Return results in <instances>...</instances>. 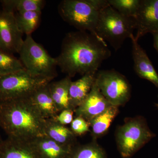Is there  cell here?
<instances>
[{
  "label": "cell",
  "mask_w": 158,
  "mask_h": 158,
  "mask_svg": "<svg viewBox=\"0 0 158 158\" xmlns=\"http://www.w3.org/2000/svg\"><path fill=\"white\" fill-rule=\"evenodd\" d=\"M111 56L107 43L97 34L78 31L66 34L56 59L62 73L72 78L78 74L97 73Z\"/></svg>",
  "instance_id": "1"
},
{
  "label": "cell",
  "mask_w": 158,
  "mask_h": 158,
  "mask_svg": "<svg viewBox=\"0 0 158 158\" xmlns=\"http://www.w3.org/2000/svg\"><path fill=\"white\" fill-rule=\"evenodd\" d=\"M45 122L29 97L0 103V127L9 138L30 141L44 135Z\"/></svg>",
  "instance_id": "2"
},
{
  "label": "cell",
  "mask_w": 158,
  "mask_h": 158,
  "mask_svg": "<svg viewBox=\"0 0 158 158\" xmlns=\"http://www.w3.org/2000/svg\"><path fill=\"white\" fill-rule=\"evenodd\" d=\"M135 30L134 18L122 15L109 5L100 11L95 33L117 51Z\"/></svg>",
  "instance_id": "3"
},
{
  "label": "cell",
  "mask_w": 158,
  "mask_h": 158,
  "mask_svg": "<svg viewBox=\"0 0 158 158\" xmlns=\"http://www.w3.org/2000/svg\"><path fill=\"white\" fill-rule=\"evenodd\" d=\"M155 136L144 117L129 118L116 131L118 152L123 158H131Z\"/></svg>",
  "instance_id": "4"
},
{
  "label": "cell",
  "mask_w": 158,
  "mask_h": 158,
  "mask_svg": "<svg viewBox=\"0 0 158 158\" xmlns=\"http://www.w3.org/2000/svg\"><path fill=\"white\" fill-rule=\"evenodd\" d=\"M53 80L33 75L26 69L0 76V103L29 97Z\"/></svg>",
  "instance_id": "5"
},
{
  "label": "cell",
  "mask_w": 158,
  "mask_h": 158,
  "mask_svg": "<svg viewBox=\"0 0 158 158\" xmlns=\"http://www.w3.org/2000/svg\"><path fill=\"white\" fill-rule=\"evenodd\" d=\"M20 61L28 72L36 76L54 79L57 77L56 58L51 56L31 35H27L19 52Z\"/></svg>",
  "instance_id": "6"
},
{
  "label": "cell",
  "mask_w": 158,
  "mask_h": 158,
  "mask_svg": "<svg viewBox=\"0 0 158 158\" xmlns=\"http://www.w3.org/2000/svg\"><path fill=\"white\" fill-rule=\"evenodd\" d=\"M58 10L62 19L78 31L96 34L100 11L90 0H63L59 4Z\"/></svg>",
  "instance_id": "7"
},
{
  "label": "cell",
  "mask_w": 158,
  "mask_h": 158,
  "mask_svg": "<svg viewBox=\"0 0 158 158\" xmlns=\"http://www.w3.org/2000/svg\"><path fill=\"white\" fill-rule=\"evenodd\" d=\"M95 82L110 104L118 107L126 104L131 96V88L127 78L114 69L99 70Z\"/></svg>",
  "instance_id": "8"
},
{
  "label": "cell",
  "mask_w": 158,
  "mask_h": 158,
  "mask_svg": "<svg viewBox=\"0 0 158 158\" xmlns=\"http://www.w3.org/2000/svg\"><path fill=\"white\" fill-rule=\"evenodd\" d=\"M23 34L14 13L4 9L0 11V49L12 55L19 53L24 41Z\"/></svg>",
  "instance_id": "9"
},
{
  "label": "cell",
  "mask_w": 158,
  "mask_h": 158,
  "mask_svg": "<svg viewBox=\"0 0 158 158\" xmlns=\"http://www.w3.org/2000/svg\"><path fill=\"white\" fill-rule=\"evenodd\" d=\"M134 19L137 33L135 39L138 40L145 34L158 31V0H141Z\"/></svg>",
  "instance_id": "10"
},
{
  "label": "cell",
  "mask_w": 158,
  "mask_h": 158,
  "mask_svg": "<svg viewBox=\"0 0 158 158\" xmlns=\"http://www.w3.org/2000/svg\"><path fill=\"white\" fill-rule=\"evenodd\" d=\"M111 106L102 94L94 81L88 95L74 113L76 116H81L89 122Z\"/></svg>",
  "instance_id": "11"
},
{
  "label": "cell",
  "mask_w": 158,
  "mask_h": 158,
  "mask_svg": "<svg viewBox=\"0 0 158 158\" xmlns=\"http://www.w3.org/2000/svg\"><path fill=\"white\" fill-rule=\"evenodd\" d=\"M132 44L134 69L138 77L152 83L158 89V74L150 60L146 52L135 39L134 35L130 37Z\"/></svg>",
  "instance_id": "12"
},
{
  "label": "cell",
  "mask_w": 158,
  "mask_h": 158,
  "mask_svg": "<svg viewBox=\"0 0 158 158\" xmlns=\"http://www.w3.org/2000/svg\"><path fill=\"white\" fill-rule=\"evenodd\" d=\"M0 158H43L30 141L9 138L0 143Z\"/></svg>",
  "instance_id": "13"
},
{
  "label": "cell",
  "mask_w": 158,
  "mask_h": 158,
  "mask_svg": "<svg viewBox=\"0 0 158 158\" xmlns=\"http://www.w3.org/2000/svg\"><path fill=\"white\" fill-rule=\"evenodd\" d=\"M30 141L43 158H68L74 147L59 144L45 135Z\"/></svg>",
  "instance_id": "14"
},
{
  "label": "cell",
  "mask_w": 158,
  "mask_h": 158,
  "mask_svg": "<svg viewBox=\"0 0 158 158\" xmlns=\"http://www.w3.org/2000/svg\"><path fill=\"white\" fill-rule=\"evenodd\" d=\"M96 73L86 74L75 81L69 89V109L75 111L88 95L95 81Z\"/></svg>",
  "instance_id": "15"
},
{
  "label": "cell",
  "mask_w": 158,
  "mask_h": 158,
  "mask_svg": "<svg viewBox=\"0 0 158 158\" xmlns=\"http://www.w3.org/2000/svg\"><path fill=\"white\" fill-rule=\"evenodd\" d=\"M44 135L62 145L72 147L77 145V136L70 129L53 118L46 119Z\"/></svg>",
  "instance_id": "16"
},
{
  "label": "cell",
  "mask_w": 158,
  "mask_h": 158,
  "mask_svg": "<svg viewBox=\"0 0 158 158\" xmlns=\"http://www.w3.org/2000/svg\"><path fill=\"white\" fill-rule=\"evenodd\" d=\"M29 98L45 119H54L59 114V111L50 93L48 85L38 89Z\"/></svg>",
  "instance_id": "17"
},
{
  "label": "cell",
  "mask_w": 158,
  "mask_h": 158,
  "mask_svg": "<svg viewBox=\"0 0 158 158\" xmlns=\"http://www.w3.org/2000/svg\"><path fill=\"white\" fill-rule=\"evenodd\" d=\"M72 81L71 78L66 76L60 81H52L48 84L51 96L59 113L69 109V89Z\"/></svg>",
  "instance_id": "18"
},
{
  "label": "cell",
  "mask_w": 158,
  "mask_h": 158,
  "mask_svg": "<svg viewBox=\"0 0 158 158\" xmlns=\"http://www.w3.org/2000/svg\"><path fill=\"white\" fill-rule=\"evenodd\" d=\"M118 107L111 106L103 113L89 122L91 128V135L94 141L107 132L112 122L118 113Z\"/></svg>",
  "instance_id": "19"
},
{
  "label": "cell",
  "mask_w": 158,
  "mask_h": 158,
  "mask_svg": "<svg viewBox=\"0 0 158 158\" xmlns=\"http://www.w3.org/2000/svg\"><path fill=\"white\" fill-rule=\"evenodd\" d=\"M3 9L13 13L41 11L45 2L43 0H3L0 1Z\"/></svg>",
  "instance_id": "20"
},
{
  "label": "cell",
  "mask_w": 158,
  "mask_h": 158,
  "mask_svg": "<svg viewBox=\"0 0 158 158\" xmlns=\"http://www.w3.org/2000/svg\"><path fill=\"white\" fill-rule=\"evenodd\" d=\"M41 11H28L15 13L18 26L23 34H31L38 27L41 17Z\"/></svg>",
  "instance_id": "21"
},
{
  "label": "cell",
  "mask_w": 158,
  "mask_h": 158,
  "mask_svg": "<svg viewBox=\"0 0 158 158\" xmlns=\"http://www.w3.org/2000/svg\"><path fill=\"white\" fill-rule=\"evenodd\" d=\"M68 158H108L104 149L96 141L83 145H76Z\"/></svg>",
  "instance_id": "22"
},
{
  "label": "cell",
  "mask_w": 158,
  "mask_h": 158,
  "mask_svg": "<svg viewBox=\"0 0 158 158\" xmlns=\"http://www.w3.org/2000/svg\"><path fill=\"white\" fill-rule=\"evenodd\" d=\"M24 69H25L19 59L0 49V76Z\"/></svg>",
  "instance_id": "23"
},
{
  "label": "cell",
  "mask_w": 158,
  "mask_h": 158,
  "mask_svg": "<svg viewBox=\"0 0 158 158\" xmlns=\"http://www.w3.org/2000/svg\"><path fill=\"white\" fill-rule=\"evenodd\" d=\"M109 5L120 14L135 18L141 0H108Z\"/></svg>",
  "instance_id": "24"
},
{
  "label": "cell",
  "mask_w": 158,
  "mask_h": 158,
  "mask_svg": "<svg viewBox=\"0 0 158 158\" xmlns=\"http://www.w3.org/2000/svg\"><path fill=\"white\" fill-rule=\"evenodd\" d=\"M90 124L85 118L76 116L71 123L70 129L77 136H81L90 131Z\"/></svg>",
  "instance_id": "25"
},
{
  "label": "cell",
  "mask_w": 158,
  "mask_h": 158,
  "mask_svg": "<svg viewBox=\"0 0 158 158\" xmlns=\"http://www.w3.org/2000/svg\"><path fill=\"white\" fill-rule=\"evenodd\" d=\"M74 111L71 109H65L59 112L54 119L57 122L63 125L71 124L73 120Z\"/></svg>",
  "instance_id": "26"
},
{
  "label": "cell",
  "mask_w": 158,
  "mask_h": 158,
  "mask_svg": "<svg viewBox=\"0 0 158 158\" xmlns=\"http://www.w3.org/2000/svg\"><path fill=\"white\" fill-rule=\"evenodd\" d=\"M152 34L153 36L154 47L158 54V31Z\"/></svg>",
  "instance_id": "27"
},
{
  "label": "cell",
  "mask_w": 158,
  "mask_h": 158,
  "mask_svg": "<svg viewBox=\"0 0 158 158\" xmlns=\"http://www.w3.org/2000/svg\"><path fill=\"white\" fill-rule=\"evenodd\" d=\"M155 106L156 107L157 109L158 110V101L156 103Z\"/></svg>",
  "instance_id": "28"
},
{
  "label": "cell",
  "mask_w": 158,
  "mask_h": 158,
  "mask_svg": "<svg viewBox=\"0 0 158 158\" xmlns=\"http://www.w3.org/2000/svg\"><path fill=\"white\" fill-rule=\"evenodd\" d=\"M2 138H1V135H0V143L2 141Z\"/></svg>",
  "instance_id": "29"
}]
</instances>
